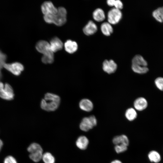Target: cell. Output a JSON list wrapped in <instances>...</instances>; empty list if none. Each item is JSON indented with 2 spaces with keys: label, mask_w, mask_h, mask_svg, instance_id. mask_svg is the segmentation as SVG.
<instances>
[{
  "label": "cell",
  "mask_w": 163,
  "mask_h": 163,
  "mask_svg": "<svg viewBox=\"0 0 163 163\" xmlns=\"http://www.w3.org/2000/svg\"><path fill=\"white\" fill-rule=\"evenodd\" d=\"M131 68L134 72L140 74H145L149 71V69L147 67H144L133 64H132Z\"/></svg>",
  "instance_id": "603a6c76"
},
{
  "label": "cell",
  "mask_w": 163,
  "mask_h": 163,
  "mask_svg": "<svg viewBox=\"0 0 163 163\" xmlns=\"http://www.w3.org/2000/svg\"><path fill=\"white\" fill-rule=\"evenodd\" d=\"M65 50L69 53H73L77 50L78 46L75 41L69 40H67L64 44Z\"/></svg>",
  "instance_id": "5bb4252c"
},
{
  "label": "cell",
  "mask_w": 163,
  "mask_h": 163,
  "mask_svg": "<svg viewBox=\"0 0 163 163\" xmlns=\"http://www.w3.org/2000/svg\"><path fill=\"white\" fill-rule=\"evenodd\" d=\"M3 145V143L2 140L0 139V151Z\"/></svg>",
  "instance_id": "836d02e7"
},
{
  "label": "cell",
  "mask_w": 163,
  "mask_h": 163,
  "mask_svg": "<svg viewBox=\"0 0 163 163\" xmlns=\"http://www.w3.org/2000/svg\"><path fill=\"white\" fill-rule=\"evenodd\" d=\"M43 154V152H37L30 153L29 156L30 158L33 161L37 162L42 159Z\"/></svg>",
  "instance_id": "d4e9b609"
},
{
  "label": "cell",
  "mask_w": 163,
  "mask_h": 163,
  "mask_svg": "<svg viewBox=\"0 0 163 163\" xmlns=\"http://www.w3.org/2000/svg\"><path fill=\"white\" fill-rule=\"evenodd\" d=\"M93 17L97 21L101 22L105 18V15L104 11L101 8L96 9L93 13Z\"/></svg>",
  "instance_id": "e0dca14e"
},
{
  "label": "cell",
  "mask_w": 163,
  "mask_h": 163,
  "mask_svg": "<svg viewBox=\"0 0 163 163\" xmlns=\"http://www.w3.org/2000/svg\"><path fill=\"white\" fill-rule=\"evenodd\" d=\"M117 68V63L112 59L104 60L102 64L103 70L108 74L114 73Z\"/></svg>",
  "instance_id": "ba28073f"
},
{
  "label": "cell",
  "mask_w": 163,
  "mask_h": 163,
  "mask_svg": "<svg viewBox=\"0 0 163 163\" xmlns=\"http://www.w3.org/2000/svg\"><path fill=\"white\" fill-rule=\"evenodd\" d=\"M49 43L50 50L53 53L61 50L63 46L61 40L56 37L53 38Z\"/></svg>",
  "instance_id": "8fae6325"
},
{
  "label": "cell",
  "mask_w": 163,
  "mask_h": 163,
  "mask_svg": "<svg viewBox=\"0 0 163 163\" xmlns=\"http://www.w3.org/2000/svg\"><path fill=\"white\" fill-rule=\"evenodd\" d=\"M36 48L38 52L43 54L51 51L50 43L43 40H41L37 42Z\"/></svg>",
  "instance_id": "30bf717a"
},
{
  "label": "cell",
  "mask_w": 163,
  "mask_h": 163,
  "mask_svg": "<svg viewBox=\"0 0 163 163\" xmlns=\"http://www.w3.org/2000/svg\"><path fill=\"white\" fill-rule=\"evenodd\" d=\"M88 143V139L84 136L79 137L76 142V145L77 147L82 150H85L87 148Z\"/></svg>",
  "instance_id": "9a60e30c"
},
{
  "label": "cell",
  "mask_w": 163,
  "mask_h": 163,
  "mask_svg": "<svg viewBox=\"0 0 163 163\" xmlns=\"http://www.w3.org/2000/svg\"><path fill=\"white\" fill-rule=\"evenodd\" d=\"M4 68L16 76L20 75L24 70V66L21 63L14 62L11 63H5L4 65Z\"/></svg>",
  "instance_id": "5b68a950"
},
{
  "label": "cell",
  "mask_w": 163,
  "mask_h": 163,
  "mask_svg": "<svg viewBox=\"0 0 163 163\" xmlns=\"http://www.w3.org/2000/svg\"><path fill=\"white\" fill-rule=\"evenodd\" d=\"M127 149V146L122 144L115 145L114 147L115 151L118 153L123 152L126 150Z\"/></svg>",
  "instance_id": "83f0119b"
},
{
  "label": "cell",
  "mask_w": 163,
  "mask_h": 163,
  "mask_svg": "<svg viewBox=\"0 0 163 163\" xmlns=\"http://www.w3.org/2000/svg\"><path fill=\"white\" fill-rule=\"evenodd\" d=\"M97 29L96 24L92 21H89L83 28V32L86 35H92L95 33Z\"/></svg>",
  "instance_id": "7c38bea8"
},
{
  "label": "cell",
  "mask_w": 163,
  "mask_h": 163,
  "mask_svg": "<svg viewBox=\"0 0 163 163\" xmlns=\"http://www.w3.org/2000/svg\"><path fill=\"white\" fill-rule=\"evenodd\" d=\"M27 150L30 153L39 151L43 152V150L41 146L36 143H33L31 144L27 148Z\"/></svg>",
  "instance_id": "484cf974"
},
{
  "label": "cell",
  "mask_w": 163,
  "mask_h": 163,
  "mask_svg": "<svg viewBox=\"0 0 163 163\" xmlns=\"http://www.w3.org/2000/svg\"><path fill=\"white\" fill-rule=\"evenodd\" d=\"M101 30L102 33L106 36H109L113 32L112 26L108 22L103 23L101 25Z\"/></svg>",
  "instance_id": "ac0fdd59"
},
{
  "label": "cell",
  "mask_w": 163,
  "mask_h": 163,
  "mask_svg": "<svg viewBox=\"0 0 163 163\" xmlns=\"http://www.w3.org/2000/svg\"><path fill=\"white\" fill-rule=\"evenodd\" d=\"M41 9L44 15L55 14L58 11V8L55 7L50 1H46L44 2L41 5Z\"/></svg>",
  "instance_id": "52a82bcc"
},
{
  "label": "cell",
  "mask_w": 163,
  "mask_h": 163,
  "mask_svg": "<svg viewBox=\"0 0 163 163\" xmlns=\"http://www.w3.org/2000/svg\"><path fill=\"white\" fill-rule=\"evenodd\" d=\"M79 107L82 110L87 112L91 111L94 108L92 102L90 100L86 98L83 99L80 101Z\"/></svg>",
  "instance_id": "4fadbf2b"
},
{
  "label": "cell",
  "mask_w": 163,
  "mask_h": 163,
  "mask_svg": "<svg viewBox=\"0 0 163 163\" xmlns=\"http://www.w3.org/2000/svg\"><path fill=\"white\" fill-rule=\"evenodd\" d=\"M67 11L63 7L58 8L57 12L53 15V24L60 26L64 24L66 21Z\"/></svg>",
  "instance_id": "277c9868"
},
{
  "label": "cell",
  "mask_w": 163,
  "mask_h": 163,
  "mask_svg": "<svg viewBox=\"0 0 163 163\" xmlns=\"http://www.w3.org/2000/svg\"><path fill=\"white\" fill-rule=\"evenodd\" d=\"M125 116L128 120L131 121L134 120L137 118V113L135 109L130 107L126 109Z\"/></svg>",
  "instance_id": "d6986e66"
},
{
  "label": "cell",
  "mask_w": 163,
  "mask_h": 163,
  "mask_svg": "<svg viewBox=\"0 0 163 163\" xmlns=\"http://www.w3.org/2000/svg\"><path fill=\"white\" fill-rule=\"evenodd\" d=\"M132 64L147 67L148 63L142 56L140 55H136L133 58Z\"/></svg>",
  "instance_id": "2e32d148"
},
{
  "label": "cell",
  "mask_w": 163,
  "mask_h": 163,
  "mask_svg": "<svg viewBox=\"0 0 163 163\" xmlns=\"http://www.w3.org/2000/svg\"><path fill=\"white\" fill-rule=\"evenodd\" d=\"M42 62L45 64H51L54 61V56L53 53L52 51L43 54L41 58Z\"/></svg>",
  "instance_id": "44dd1931"
},
{
  "label": "cell",
  "mask_w": 163,
  "mask_h": 163,
  "mask_svg": "<svg viewBox=\"0 0 163 163\" xmlns=\"http://www.w3.org/2000/svg\"><path fill=\"white\" fill-rule=\"evenodd\" d=\"M97 123L96 117L94 115H91L82 119L80 124L79 127L82 130L87 132L96 126Z\"/></svg>",
  "instance_id": "3957f363"
},
{
  "label": "cell",
  "mask_w": 163,
  "mask_h": 163,
  "mask_svg": "<svg viewBox=\"0 0 163 163\" xmlns=\"http://www.w3.org/2000/svg\"><path fill=\"white\" fill-rule=\"evenodd\" d=\"M60 102V97L58 95L50 93L45 94L44 98L41 101L40 107L43 110L53 111L58 107Z\"/></svg>",
  "instance_id": "6da1fadb"
},
{
  "label": "cell",
  "mask_w": 163,
  "mask_h": 163,
  "mask_svg": "<svg viewBox=\"0 0 163 163\" xmlns=\"http://www.w3.org/2000/svg\"><path fill=\"white\" fill-rule=\"evenodd\" d=\"M122 16L120 10L115 8L109 11L107 14L108 22L110 24H117L121 19Z\"/></svg>",
  "instance_id": "8992f818"
},
{
  "label": "cell",
  "mask_w": 163,
  "mask_h": 163,
  "mask_svg": "<svg viewBox=\"0 0 163 163\" xmlns=\"http://www.w3.org/2000/svg\"><path fill=\"white\" fill-rule=\"evenodd\" d=\"M148 157L150 161L155 163L159 162L161 160L160 154L155 151L153 150L149 152Z\"/></svg>",
  "instance_id": "7402d4cb"
},
{
  "label": "cell",
  "mask_w": 163,
  "mask_h": 163,
  "mask_svg": "<svg viewBox=\"0 0 163 163\" xmlns=\"http://www.w3.org/2000/svg\"><path fill=\"white\" fill-rule=\"evenodd\" d=\"M152 15L157 21L163 23V6L154 10L152 13Z\"/></svg>",
  "instance_id": "ffe728a7"
},
{
  "label": "cell",
  "mask_w": 163,
  "mask_h": 163,
  "mask_svg": "<svg viewBox=\"0 0 163 163\" xmlns=\"http://www.w3.org/2000/svg\"><path fill=\"white\" fill-rule=\"evenodd\" d=\"M154 83L158 89L161 91H163V77H157L155 80Z\"/></svg>",
  "instance_id": "4316f807"
},
{
  "label": "cell",
  "mask_w": 163,
  "mask_h": 163,
  "mask_svg": "<svg viewBox=\"0 0 163 163\" xmlns=\"http://www.w3.org/2000/svg\"><path fill=\"white\" fill-rule=\"evenodd\" d=\"M4 163H17V162L13 157L9 155L5 158Z\"/></svg>",
  "instance_id": "f546056e"
},
{
  "label": "cell",
  "mask_w": 163,
  "mask_h": 163,
  "mask_svg": "<svg viewBox=\"0 0 163 163\" xmlns=\"http://www.w3.org/2000/svg\"><path fill=\"white\" fill-rule=\"evenodd\" d=\"M133 106L135 109L137 110L142 111L147 107L148 101L144 97H139L135 100L133 102Z\"/></svg>",
  "instance_id": "9c48e42d"
},
{
  "label": "cell",
  "mask_w": 163,
  "mask_h": 163,
  "mask_svg": "<svg viewBox=\"0 0 163 163\" xmlns=\"http://www.w3.org/2000/svg\"><path fill=\"white\" fill-rule=\"evenodd\" d=\"M115 8L120 10L123 7V4L122 2L120 0H115L114 4Z\"/></svg>",
  "instance_id": "4dcf8cb0"
},
{
  "label": "cell",
  "mask_w": 163,
  "mask_h": 163,
  "mask_svg": "<svg viewBox=\"0 0 163 163\" xmlns=\"http://www.w3.org/2000/svg\"><path fill=\"white\" fill-rule=\"evenodd\" d=\"M42 159L44 163H55V161L54 157L49 152L43 154Z\"/></svg>",
  "instance_id": "cb8c5ba5"
},
{
  "label": "cell",
  "mask_w": 163,
  "mask_h": 163,
  "mask_svg": "<svg viewBox=\"0 0 163 163\" xmlns=\"http://www.w3.org/2000/svg\"><path fill=\"white\" fill-rule=\"evenodd\" d=\"M120 142V144H122L127 146L129 144V140L127 137L125 135H122L119 136Z\"/></svg>",
  "instance_id": "f1b7e54d"
},
{
  "label": "cell",
  "mask_w": 163,
  "mask_h": 163,
  "mask_svg": "<svg viewBox=\"0 0 163 163\" xmlns=\"http://www.w3.org/2000/svg\"><path fill=\"white\" fill-rule=\"evenodd\" d=\"M14 94L11 86L8 83L4 84L0 81V97L7 101L14 99Z\"/></svg>",
  "instance_id": "7a4b0ae2"
},
{
  "label": "cell",
  "mask_w": 163,
  "mask_h": 163,
  "mask_svg": "<svg viewBox=\"0 0 163 163\" xmlns=\"http://www.w3.org/2000/svg\"><path fill=\"white\" fill-rule=\"evenodd\" d=\"M110 163H122L120 160H115L112 161Z\"/></svg>",
  "instance_id": "d6a6232c"
},
{
  "label": "cell",
  "mask_w": 163,
  "mask_h": 163,
  "mask_svg": "<svg viewBox=\"0 0 163 163\" xmlns=\"http://www.w3.org/2000/svg\"><path fill=\"white\" fill-rule=\"evenodd\" d=\"M115 0H108L107 1V3L108 5L110 6H114V4Z\"/></svg>",
  "instance_id": "1f68e13d"
}]
</instances>
